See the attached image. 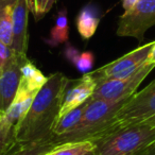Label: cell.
<instances>
[{
	"label": "cell",
	"mask_w": 155,
	"mask_h": 155,
	"mask_svg": "<svg viewBox=\"0 0 155 155\" xmlns=\"http://www.w3.org/2000/svg\"><path fill=\"white\" fill-rule=\"evenodd\" d=\"M67 81L68 78L61 72L48 77L47 83L36 94L29 112L14 129L15 141H38L51 136L58 119Z\"/></svg>",
	"instance_id": "1"
},
{
	"label": "cell",
	"mask_w": 155,
	"mask_h": 155,
	"mask_svg": "<svg viewBox=\"0 0 155 155\" xmlns=\"http://www.w3.org/2000/svg\"><path fill=\"white\" fill-rule=\"evenodd\" d=\"M56 146L58 144L53 141L51 136L38 141H15L7 151L0 153V155H46Z\"/></svg>",
	"instance_id": "12"
},
{
	"label": "cell",
	"mask_w": 155,
	"mask_h": 155,
	"mask_svg": "<svg viewBox=\"0 0 155 155\" xmlns=\"http://www.w3.org/2000/svg\"><path fill=\"white\" fill-rule=\"evenodd\" d=\"M47 81L48 77L44 75L31 61H27L21 68V79L19 86L31 93L37 94L47 83Z\"/></svg>",
	"instance_id": "15"
},
{
	"label": "cell",
	"mask_w": 155,
	"mask_h": 155,
	"mask_svg": "<svg viewBox=\"0 0 155 155\" xmlns=\"http://www.w3.org/2000/svg\"><path fill=\"white\" fill-rule=\"evenodd\" d=\"M155 26V0H139L119 17L117 35L142 41L144 33Z\"/></svg>",
	"instance_id": "5"
},
{
	"label": "cell",
	"mask_w": 155,
	"mask_h": 155,
	"mask_svg": "<svg viewBox=\"0 0 155 155\" xmlns=\"http://www.w3.org/2000/svg\"><path fill=\"white\" fill-rule=\"evenodd\" d=\"M27 0H17L13 15V36L11 49L14 52L26 54L28 47V15Z\"/></svg>",
	"instance_id": "10"
},
{
	"label": "cell",
	"mask_w": 155,
	"mask_h": 155,
	"mask_svg": "<svg viewBox=\"0 0 155 155\" xmlns=\"http://www.w3.org/2000/svg\"><path fill=\"white\" fill-rule=\"evenodd\" d=\"M93 143L96 155H142L155 143V127L147 121L116 127Z\"/></svg>",
	"instance_id": "2"
},
{
	"label": "cell",
	"mask_w": 155,
	"mask_h": 155,
	"mask_svg": "<svg viewBox=\"0 0 155 155\" xmlns=\"http://www.w3.org/2000/svg\"><path fill=\"white\" fill-rule=\"evenodd\" d=\"M96 86H97V83L89 72L83 74V77L80 79H75V80L68 79L64 94H63L58 119L68 112L72 110L73 108L86 102L93 96Z\"/></svg>",
	"instance_id": "9"
},
{
	"label": "cell",
	"mask_w": 155,
	"mask_h": 155,
	"mask_svg": "<svg viewBox=\"0 0 155 155\" xmlns=\"http://www.w3.org/2000/svg\"><path fill=\"white\" fill-rule=\"evenodd\" d=\"M65 56L68 58L78 70L82 72L83 74L91 72L95 64V55L89 51L80 52L71 45H67L65 49Z\"/></svg>",
	"instance_id": "17"
},
{
	"label": "cell",
	"mask_w": 155,
	"mask_h": 155,
	"mask_svg": "<svg viewBox=\"0 0 155 155\" xmlns=\"http://www.w3.org/2000/svg\"><path fill=\"white\" fill-rule=\"evenodd\" d=\"M153 41L142 45L133 51L124 54L121 58L102 66L101 68L91 71V75L96 83L113 79H125L136 73L144 64L150 54Z\"/></svg>",
	"instance_id": "6"
},
{
	"label": "cell",
	"mask_w": 155,
	"mask_h": 155,
	"mask_svg": "<svg viewBox=\"0 0 155 155\" xmlns=\"http://www.w3.org/2000/svg\"><path fill=\"white\" fill-rule=\"evenodd\" d=\"M100 14L94 5H89L84 7L77 16V29L81 37L85 41L91 38L95 35L100 24Z\"/></svg>",
	"instance_id": "13"
},
{
	"label": "cell",
	"mask_w": 155,
	"mask_h": 155,
	"mask_svg": "<svg viewBox=\"0 0 155 155\" xmlns=\"http://www.w3.org/2000/svg\"><path fill=\"white\" fill-rule=\"evenodd\" d=\"M12 55H13V50L11 49V47L7 46L0 41V75L3 72Z\"/></svg>",
	"instance_id": "22"
},
{
	"label": "cell",
	"mask_w": 155,
	"mask_h": 155,
	"mask_svg": "<svg viewBox=\"0 0 155 155\" xmlns=\"http://www.w3.org/2000/svg\"><path fill=\"white\" fill-rule=\"evenodd\" d=\"M69 38V24L67 17V10L64 9L58 12L54 27L50 32V38L48 44L50 46H56L58 44L67 43Z\"/></svg>",
	"instance_id": "18"
},
{
	"label": "cell",
	"mask_w": 155,
	"mask_h": 155,
	"mask_svg": "<svg viewBox=\"0 0 155 155\" xmlns=\"http://www.w3.org/2000/svg\"><path fill=\"white\" fill-rule=\"evenodd\" d=\"M147 63H148V64L155 65V41H153V46H152V48H151V51L148 56Z\"/></svg>",
	"instance_id": "24"
},
{
	"label": "cell",
	"mask_w": 155,
	"mask_h": 155,
	"mask_svg": "<svg viewBox=\"0 0 155 155\" xmlns=\"http://www.w3.org/2000/svg\"><path fill=\"white\" fill-rule=\"evenodd\" d=\"M17 0H0V41L11 47L13 15Z\"/></svg>",
	"instance_id": "14"
},
{
	"label": "cell",
	"mask_w": 155,
	"mask_h": 155,
	"mask_svg": "<svg viewBox=\"0 0 155 155\" xmlns=\"http://www.w3.org/2000/svg\"><path fill=\"white\" fill-rule=\"evenodd\" d=\"M155 117V80L148 86L135 93L118 112L114 124L116 127L146 122ZM108 130V131H110Z\"/></svg>",
	"instance_id": "4"
},
{
	"label": "cell",
	"mask_w": 155,
	"mask_h": 155,
	"mask_svg": "<svg viewBox=\"0 0 155 155\" xmlns=\"http://www.w3.org/2000/svg\"><path fill=\"white\" fill-rule=\"evenodd\" d=\"M27 5H28L29 11L34 14L35 12V0H27Z\"/></svg>",
	"instance_id": "25"
},
{
	"label": "cell",
	"mask_w": 155,
	"mask_h": 155,
	"mask_svg": "<svg viewBox=\"0 0 155 155\" xmlns=\"http://www.w3.org/2000/svg\"><path fill=\"white\" fill-rule=\"evenodd\" d=\"M142 155H155V143L146 151Z\"/></svg>",
	"instance_id": "26"
},
{
	"label": "cell",
	"mask_w": 155,
	"mask_h": 155,
	"mask_svg": "<svg viewBox=\"0 0 155 155\" xmlns=\"http://www.w3.org/2000/svg\"><path fill=\"white\" fill-rule=\"evenodd\" d=\"M27 61V54L13 51V55L0 75V115L7 113L15 98L21 79V68Z\"/></svg>",
	"instance_id": "8"
},
{
	"label": "cell",
	"mask_w": 155,
	"mask_h": 155,
	"mask_svg": "<svg viewBox=\"0 0 155 155\" xmlns=\"http://www.w3.org/2000/svg\"><path fill=\"white\" fill-rule=\"evenodd\" d=\"M129 100L130 98L120 101H105L89 98L79 124L70 133L52 139L58 146L67 142L95 141L107 133L118 112Z\"/></svg>",
	"instance_id": "3"
},
{
	"label": "cell",
	"mask_w": 155,
	"mask_h": 155,
	"mask_svg": "<svg viewBox=\"0 0 155 155\" xmlns=\"http://www.w3.org/2000/svg\"><path fill=\"white\" fill-rule=\"evenodd\" d=\"M14 142V127L7 120L5 115H0V153L7 151Z\"/></svg>",
	"instance_id": "20"
},
{
	"label": "cell",
	"mask_w": 155,
	"mask_h": 155,
	"mask_svg": "<svg viewBox=\"0 0 155 155\" xmlns=\"http://www.w3.org/2000/svg\"><path fill=\"white\" fill-rule=\"evenodd\" d=\"M93 150H95V144L91 141L67 142L54 147L46 155H85Z\"/></svg>",
	"instance_id": "19"
},
{
	"label": "cell",
	"mask_w": 155,
	"mask_h": 155,
	"mask_svg": "<svg viewBox=\"0 0 155 155\" xmlns=\"http://www.w3.org/2000/svg\"><path fill=\"white\" fill-rule=\"evenodd\" d=\"M89 99L86 102H84L83 104H81L80 106L73 108L72 110L68 112L67 114H65L64 116H62L58 121H56L55 125L53 127L52 131L51 137L52 138H58L61 137L63 135L70 133L78 124L80 122L82 115L84 113L85 108H86L87 104H88Z\"/></svg>",
	"instance_id": "16"
},
{
	"label": "cell",
	"mask_w": 155,
	"mask_h": 155,
	"mask_svg": "<svg viewBox=\"0 0 155 155\" xmlns=\"http://www.w3.org/2000/svg\"><path fill=\"white\" fill-rule=\"evenodd\" d=\"M147 122L150 123V124H152V125H154V127H155V117H154V118H152V119H150V120H148Z\"/></svg>",
	"instance_id": "27"
},
{
	"label": "cell",
	"mask_w": 155,
	"mask_h": 155,
	"mask_svg": "<svg viewBox=\"0 0 155 155\" xmlns=\"http://www.w3.org/2000/svg\"><path fill=\"white\" fill-rule=\"evenodd\" d=\"M139 0H122V8L124 11H129L134 7Z\"/></svg>",
	"instance_id": "23"
},
{
	"label": "cell",
	"mask_w": 155,
	"mask_h": 155,
	"mask_svg": "<svg viewBox=\"0 0 155 155\" xmlns=\"http://www.w3.org/2000/svg\"><path fill=\"white\" fill-rule=\"evenodd\" d=\"M155 65L146 64L133 75L125 79H113L97 83L91 99L105 101H120L131 98L136 93L139 85L154 69Z\"/></svg>",
	"instance_id": "7"
},
{
	"label": "cell",
	"mask_w": 155,
	"mask_h": 155,
	"mask_svg": "<svg viewBox=\"0 0 155 155\" xmlns=\"http://www.w3.org/2000/svg\"><path fill=\"white\" fill-rule=\"evenodd\" d=\"M55 1L56 0H35V12L33 14L34 17L37 20L43 17L51 10Z\"/></svg>",
	"instance_id": "21"
},
{
	"label": "cell",
	"mask_w": 155,
	"mask_h": 155,
	"mask_svg": "<svg viewBox=\"0 0 155 155\" xmlns=\"http://www.w3.org/2000/svg\"><path fill=\"white\" fill-rule=\"evenodd\" d=\"M35 96L36 94L31 93V91L18 86V91L16 93L15 98H14L9 110L5 114V117L13 125L14 129L17 125V123H19L25 118L27 113L29 112Z\"/></svg>",
	"instance_id": "11"
},
{
	"label": "cell",
	"mask_w": 155,
	"mask_h": 155,
	"mask_svg": "<svg viewBox=\"0 0 155 155\" xmlns=\"http://www.w3.org/2000/svg\"><path fill=\"white\" fill-rule=\"evenodd\" d=\"M85 155H96L95 154V150H93V151H89L88 153H86Z\"/></svg>",
	"instance_id": "28"
}]
</instances>
